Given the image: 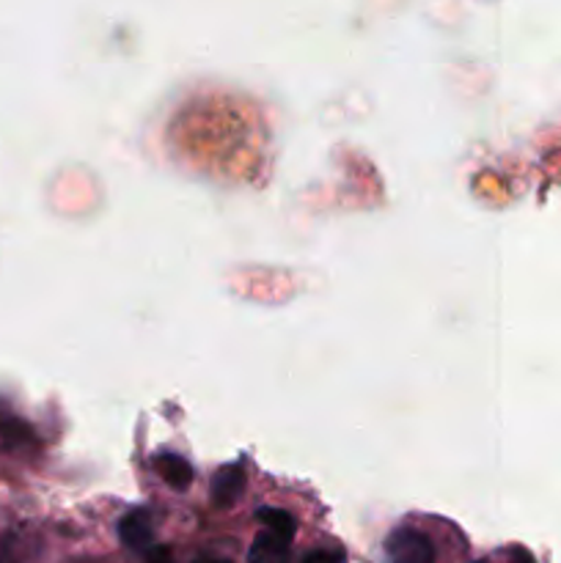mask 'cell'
Segmentation results:
<instances>
[{
    "mask_svg": "<svg viewBox=\"0 0 561 563\" xmlns=\"http://www.w3.org/2000/svg\"><path fill=\"white\" fill-rule=\"evenodd\" d=\"M0 445L9 451H22L28 445H33V432L20 418L3 416L0 418Z\"/></svg>",
    "mask_w": 561,
    "mask_h": 563,
    "instance_id": "obj_6",
    "label": "cell"
},
{
    "mask_svg": "<svg viewBox=\"0 0 561 563\" xmlns=\"http://www.w3.org/2000/svg\"><path fill=\"white\" fill-rule=\"evenodd\" d=\"M388 563H435V548L416 528H396L385 542Z\"/></svg>",
    "mask_w": 561,
    "mask_h": 563,
    "instance_id": "obj_1",
    "label": "cell"
},
{
    "mask_svg": "<svg viewBox=\"0 0 561 563\" xmlns=\"http://www.w3.org/2000/svg\"><path fill=\"white\" fill-rule=\"evenodd\" d=\"M256 520L262 522V526L267 528V531L278 533V537L289 539V542H292V539H295L297 522H295V517L289 515V511L273 509V506H262V509L256 511Z\"/></svg>",
    "mask_w": 561,
    "mask_h": 563,
    "instance_id": "obj_7",
    "label": "cell"
},
{
    "mask_svg": "<svg viewBox=\"0 0 561 563\" xmlns=\"http://www.w3.org/2000/svg\"><path fill=\"white\" fill-rule=\"evenodd\" d=\"M119 539L124 548L135 550V553H148L154 539V526L148 511L146 509L127 511V515L119 520Z\"/></svg>",
    "mask_w": 561,
    "mask_h": 563,
    "instance_id": "obj_2",
    "label": "cell"
},
{
    "mask_svg": "<svg viewBox=\"0 0 561 563\" xmlns=\"http://www.w3.org/2000/svg\"><path fill=\"white\" fill-rule=\"evenodd\" d=\"M245 482V467H242L240 462L223 465L212 478V504L218 506V509H229V506L242 495Z\"/></svg>",
    "mask_w": 561,
    "mask_h": 563,
    "instance_id": "obj_3",
    "label": "cell"
},
{
    "mask_svg": "<svg viewBox=\"0 0 561 563\" xmlns=\"http://www.w3.org/2000/svg\"><path fill=\"white\" fill-rule=\"evenodd\" d=\"M0 563H16L14 555H11L9 544H6V542H3V548H0Z\"/></svg>",
    "mask_w": 561,
    "mask_h": 563,
    "instance_id": "obj_11",
    "label": "cell"
},
{
    "mask_svg": "<svg viewBox=\"0 0 561 563\" xmlns=\"http://www.w3.org/2000/svg\"><path fill=\"white\" fill-rule=\"evenodd\" d=\"M196 563H231V561H215V559H201V561H196Z\"/></svg>",
    "mask_w": 561,
    "mask_h": 563,
    "instance_id": "obj_12",
    "label": "cell"
},
{
    "mask_svg": "<svg viewBox=\"0 0 561 563\" xmlns=\"http://www.w3.org/2000/svg\"><path fill=\"white\" fill-rule=\"evenodd\" d=\"M154 471L163 476L165 484H170L174 489H187L196 478V471H193L190 462L185 456L176 454H157L154 456Z\"/></svg>",
    "mask_w": 561,
    "mask_h": 563,
    "instance_id": "obj_5",
    "label": "cell"
},
{
    "mask_svg": "<svg viewBox=\"0 0 561 563\" xmlns=\"http://www.w3.org/2000/svg\"><path fill=\"white\" fill-rule=\"evenodd\" d=\"M300 563H344V555L336 553V550H314Z\"/></svg>",
    "mask_w": 561,
    "mask_h": 563,
    "instance_id": "obj_9",
    "label": "cell"
},
{
    "mask_svg": "<svg viewBox=\"0 0 561 563\" xmlns=\"http://www.w3.org/2000/svg\"><path fill=\"white\" fill-rule=\"evenodd\" d=\"M146 563H174V555H170L168 548H163V544H160V548L148 550Z\"/></svg>",
    "mask_w": 561,
    "mask_h": 563,
    "instance_id": "obj_10",
    "label": "cell"
},
{
    "mask_svg": "<svg viewBox=\"0 0 561 563\" xmlns=\"http://www.w3.org/2000/svg\"><path fill=\"white\" fill-rule=\"evenodd\" d=\"M476 563H537L528 555V550L522 548H506V550H498V553L487 555V559L476 561Z\"/></svg>",
    "mask_w": 561,
    "mask_h": 563,
    "instance_id": "obj_8",
    "label": "cell"
},
{
    "mask_svg": "<svg viewBox=\"0 0 561 563\" xmlns=\"http://www.w3.org/2000/svg\"><path fill=\"white\" fill-rule=\"evenodd\" d=\"M292 542L273 531H264L253 539L248 550V563H289Z\"/></svg>",
    "mask_w": 561,
    "mask_h": 563,
    "instance_id": "obj_4",
    "label": "cell"
}]
</instances>
